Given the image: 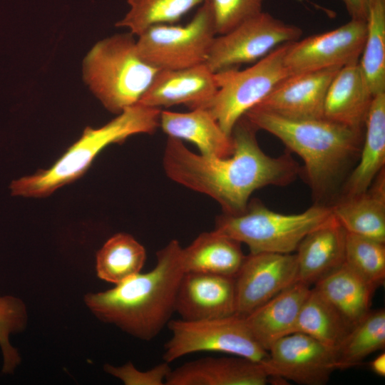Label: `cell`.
<instances>
[{
  "label": "cell",
  "instance_id": "8992f818",
  "mask_svg": "<svg viewBox=\"0 0 385 385\" xmlns=\"http://www.w3.org/2000/svg\"><path fill=\"white\" fill-rule=\"evenodd\" d=\"M332 215L331 206L319 204L300 213L282 214L253 200L240 214L218 216L215 230L245 244L250 253L289 254L296 251L308 233Z\"/></svg>",
  "mask_w": 385,
  "mask_h": 385
},
{
  "label": "cell",
  "instance_id": "603a6c76",
  "mask_svg": "<svg viewBox=\"0 0 385 385\" xmlns=\"http://www.w3.org/2000/svg\"><path fill=\"white\" fill-rule=\"evenodd\" d=\"M364 126L366 133L360 150L359 162L345 183L343 197L365 192L384 169L385 92L374 96Z\"/></svg>",
  "mask_w": 385,
  "mask_h": 385
},
{
  "label": "cell",
  "instance_id": "6da1fadb",
  "mask_svg": "<svg viewBox=\"0 0 385 385\" xmlns=\"http://www.w3.org/2000/svg\"><path fill=\"white\" fill-rule=\"evenodd\" d=\"M257 128L245 117L231 133L233 152L226 158L195 153L182 140L168 137L163 166L174 182L214 199L223 213L243 212L252 192L267 185L285 186L298 175L299 167L289 153L267 155L260 147Z\"/></svg>",
  "mask_w": 385,
  "mask_h": 385
},
{
  "label": "cell",
  "instance_id": "4dcf8cb0",
  "mask_svg": "<svg viewBox=\"0 0 385 385\" xmlns=\"http://www.w3.org/2000/svg\"><path fill=\"white\" fill-rule=\"evenodd\" d=\"M344 263L376 289L385 281V242L347 232Z\"/></svg>",
  "mask_w": 385,
  "mask_h": 385
},
{
  "label": "cell",
  "instance_id": "f1b7e54d",
  "mask_svg": "<svg viewBox=\"0 0 385 385\" xmlns=\"http://www.w3.org/2000/svg\"><path fill=\"white\" fill-rule=\"evenodd\" d=\"M385 347V311L371 310L349 331L337 351L339 369L359 365Z\"/></svg>",
  "mask_w": 385,
  "mask_h": 385
},
{
  "label": "cell",
  "instance_id": "836d02e7",
  "mask_svg": "<svg viewBox=\"0 0 385 385\" xmlns=\"http://www.w3.org/2000/svg\"><path fill=\"white\" fill-rule=\"evenodd\" d=\"M103 369L106 373L120 379L125 385H165L171 370L169 363L166 361L146 371L139 370L130 361L118 366L106 364Z\"/></svg>",
  "mask_w": 385,
  "mask_h": 385
},
{
  "label": "cell",
  "instance_id": "4fadbf2b",
  "mask_svg": "<svg viewBox=\"0 0 385 385\" xmlns=\"http://www.w3.org/2000/svg\"><path fill=\"white\" fill-rule=\"evenodd\" d=\"M236 314L245 317L297 282L294 253H250L235 277Z\"/></svg>",
  "mask_w": 385,
  "mask_h": 385
},
{
  "label": "cell",
  "instance_id": "3957f363",
  "mask_svg": "<svg viewBox=\"0 0 385 385\" xmlns=\"http://www.w3.org/2000/svg\"><path fill=\"white\" fill-rule=\"evenodd\" d=\"M257 130L279 138L304 162V173L315 197L329 193L359 153L362 130L325 118H292L258 106L244 115Z\"/></svg>",
  "mask_w": 385,
  "mask_h": 385
},
{
  "label": "cell",
  "instance_id": "8fae6325",
  "mask_svg": "<svg viewBox=\"0 0 385 385\" xmlns=\"http://www.w3.org/2000/svg\"><path fill=\"white\" fill-rule=\"evenodd\" d=\"M366 34V21L351 19L335 29L290 43L284 57L289 75L359 62Z\"/></svg>",
  "mask_w": 385,
  "mask_h": 385
},
{
  "label": "cell",
  "instance_id": "d6986e66",
  "mask_svg": "<svg viewBox=\"0 0 385 385\" xmlns=\"http://www.w3.org/2000/svg\"><path fill=\"white\" fill-rule=\"evenodd\" d=\"M310 286L296 282L245 317L255 339L268 351L279 339L295 332Z\"/></svg>",
  "mask_w": 385,
  "mask_h": 385
},
{
  "label": "cell",
  "instance_id": "7402d4cb",
  "mask_svg": "<svg viewBox=\"0 0 385 385\" xmlns=\"http://www.w3.org/2000/svg\"><path fill=\"white\" fill-rule=\"evenodd\" d=\"M384 178V169L365 192L342 197L331 206L334 216L347 232L385 242Z\"/></svg>",
  "mask_w": 385,
  "mask_h": 385
},
{
  "label": "cell",
  "instance_id": "5bb4252c",
  "mask_svg": "<svg viewBox=\"0 0 385 385\" xmlns=\"http://www.w3.org/2000/svg\"><path fill=\"white\" fill-rule=\"evenodd\" d=\"M175 312L184 320H202L236 314L234 277L184 272L176 293Z\"/></svg>",
  "mask_w": 385,
  "mask_h": 385
},
{
  "label": "cell",
  "instance_id": "484cf974",
  "mask_svg": "<svg viewBox=\"0 0 385 385\" xmlns=\"http://www.w3.org/2000/svg\"><path fill=\"white\" fill-rule=\"evenodd\" d=\"M145 260V247L131 235L118 232L98 251L96 274L99 279L115 285L140 273Z\"/></svg>",
  "mask_w": 385,
  "mask_h": 385
},
{
  "label": "cell",
  "instance_id": "d4e9b609",
  "mask_svg": "<svg viewBox=\"0 0 385 385\" xmlns=\"http://www.w3.org/2000/svg\"><path fill=\"white\" fill-rule=\"evenodd\" d=\"M353 327L370 311L376 288L345 263L325 276L313 288Z\"/></svg>",
  "mask_w": 385,
  "mask_h": 385
},
{
  "label": "cell",
  "instance_id": "ffe728a7",
  "mask_svg": "<svg viewBox=\"0 0 385 385\" xmlns=\"http://www.w3.org/2000/svg\"><path fill=\"white\" fill-rule=\"evenodd\" d=\"M373 98L359 62L346 65L339 68L328 87L323 117L362 130Z\"/></svg>",
  "mask_w": 385,
  "mask_h": 385
},
{
  "label": "cell",
  "instance_id": "ba28073f",
  "mask_svg": "<svg viewBox=\"0 0 385 385\" xmlns=\"http://www.w3.org/2000/svg\"><path fill=\"white\" fill-rule=\"evenodd\" d=\"M167 327L171 337L164 345L163 359L169 364L200 351L242 356L265 366L269 360L268 351L255 339L245 317L237 314L193 321L170 319Z\"/></svg>",
  "mask_w": 385,
  "mask_h": 385
},
{
  "label": "cell",
  "instance_id": "4316f807",
  "mask_svg": "<svg viewBox=\"0 0 385 385\" xmlns=\"http://www.w3.org/2000/svg\"><path fill=\"white\" fill-rule=\"evenodd\" d=\"M351 328L326 299L312 289L299 314L295 332L305 334L337 351Z\"/></svg>",
  "mask_w": 385,
  "mask_h": 385
},
{
  "label": "cell",
  "instance_id": "5b68a950",
  "mask_svg": "<svg viewBox=\"0 0 385 385\" xmlns=\"http://www.w3.org/2000/svg\"><path fill=\"white\" fill-rule=\"evenodd\" d=\"M135 36L118 34L96 43L82 63V77L109 112L119 114L137 104L159 69L140 56Z\"/></svg>",
  "mask_w": 385,
  "mask_h": 385
},
{
  "label": "cell",
  "instance_id": "9a60e30c",
  "mask_svg": "<svg viewBox=\"0 0 385 385\" xmlns=\"http://www.w3.org/2000/svg\"><path fill=\"white\" fill-rule=\"evenodd\" d=\"M217 88L215 73L204 63L173 70H159L138 103L160 108L183 104L205 108Z\"/></svg>",
  "mask_w": 385,
  "mask_h": 385
},
{
  "label": "cell",
  "instance_id": "44dd1931",
  "mask_svg": "<svg viewBox=\"0 0 385 385\" xmlns=\"http://www.w3.org/2000/svg\"><path fill=\"white\" fill-rule=\"evenodd\" d=\"M160 127L168 137L195 144L202 155L226 158L233 152L231 135L224 132L207 108L187 113L161 111Z\"/></svg>",
  "mask_w": 385,
  "mask_h": 385
},
{
  "label": "cell",
  "instance_id": "f546056e",
  "mask_svg": "<svg viewBox=\"0 0 385 385\" xmlns=\"http://www.w3.org/2000/svg\"><path fill=\"white\" fill-rule=\"evenodd\" d=\"M205 0H128L129 10L115 26L135 36L155 25L172 24Z\"/></svg>",
  "mask_w": 385,
  "mask_h": 385
},
{
  "label": "cell",
  "instance_id": "30bf717a",
  "mask_svg": "<svg viewBox=\"0 0 385 385\" xmlns=\"http://www.w3.org/2000/svg\"><path fill=\"white\" fill-rule=\"evenodd\" d=\"M302 29L263 11L216 35L205 63L214 73L259 61L277 47L296 41Z\"/></svg>",
  "mask_w": 385,
  "mask_h": 385
},
{
  "label": "cell",
  "instance_id": "83f0119b",
  "mask_svg": "<svg viewBox=\"0 0 385 385\" xmlns=\"http://www.w3.org/2000/svg\"><path fill=\"white\" fill-rule=\"evenodd\" d=\"M359 64L374 96L385 92V0H370Z\"/></svg>",
  "mask_w": 385,
  "mask_h": 385
},
{
  "label": "cell",
  "instance_id": "cb8c5ba5",
  "mask_svg": "<svg viewBox=\"0 0 385 385\" xmlns=\"http://www.w3.org/2000/svg\"><path fill=\"white\" fill-rule=\"evenodd\" d=\"M241 243L215 230L200 233L183 247L185 272H200L235 277L245 258Z\"/></svg>",
  "mask_w": 385,
  "mask_h": 385
},
{
  "label": "cell",
  "instance_id": "ac0fdd59",
  "mask_svg": "<svg viewBox=\"0 0 385 385\" xmlns=\"http://www.w3.org/2000/svg\"><path fill=\"white\" fill-rule=\"evenodd\" d=\"M346 234L334 215L308 233L294 253L297 282L314 284L342 266L345 260Z\"/></svg>",
  "mask_w": 385,
  "mask_h": 385
},
{
  "label": "cell",
  "instance_id": "52a82bcc",
  "mask_svg": "<svg viewBox=\"0 0 385 385\" xmlns=\"http://www.w3.org/2000/svg\"><path fill=\"white\" fill-rule=\"evenodd\" d=\"M289 43L277 47L245 69L232 68L215 73L217 90L205 108L228 135L249 110L262 102L289 76L284 57Z\"/></svg>",
  "mask_w": 385,
  "mask_h": 385
},
{
  "label": "cell",
  "instance_id": "e0dca14e",
  "mask_svg": "<svg viewBox=\"0 0 385 385\" xmlns=\"http://www.w3.org/2000/svg\"><path fill=\"white\" fill-rule=\"evenodd\" d=\"M271 381L262 363L239 356H209L171 369L165 385H265Z\"/></svg>",
  "mask_w": 385,
  "mask_h": 385
},
{
  "label": "cell",
  "instance_id": "d590c367",
  "mask_svg": "<svg viewBox=\"0 0 385 385\" xmlns=\"http://www.w3.org/2000/svg\"><path fill=\"white\" fill-rule=\"evenodd\" d=\"M371 370L376 375L385 376V353L378 355L370 362Z\"/></svg>",
  "mask_w": 385,
  "mask_h": 385
},
{
  "label": "cell",
  "instance_id": "7a4b0ae2",
  "mask_svg": "<svg viewBox=\"0 0 385 385\" xmlns=\"http://www.w3.org/2000/svg\"><path fill=\"white\" fill-rule=\"evenodd\" d=\"M183 247L170 240L156 252V263L114 287L90 292L83 301L99 321L113 325L139 340L155 339L175 312V301L184 273Z\"/></svg>",
  "mask_w": 385,
  "mask_h": 385
},
{
  "label": "cell",
  "instance_id": "1f68e13d",
  "mask_svg": "<svg viewBox=\"0 0 385 385\" xmlns=\"http://www.w3.org/2000/svg\"><path fill=\"white\" fill-rule=\"evenodd\" d=\"M28 321V309L21 298L0 294V350L4 374H13L21 363V354L12 345L11 337L24 331Z\"/></svg>",
  "mask_w": 385,
  "mask_h": 385
},
{
  "label": "cell",
  "instance_id": "e575fe53",
  "mask_svg": "<svg viewBox=\"0 0 385 385\" xmlns=\"http://www.w3.org/2000/svg\"><path fill=\"white\" fill-rule=\"evenodd\" d=\"M351 19L366 21L370 0H342Z\"/></svg>",
  "mask_w": 385,
  "mask_h": 385
},
{
  "label": "cell",
  "instance_id": "2e32d148",
  "mask_svg": "<svg viewBox=\"0 0 385 385\" xmlns=\"http://www.w3.org/2000/svg\"><path fill=\"white\" fill-rule=\"evenodd\" d=\"M339 68L289 75L257 106L292 118H323L327 89Z\"/></svg>",
  "mask_w": 385,
  "mask_h": 385
},
{
  "label": "cell",
  "instance_id": "d6a6232c",
  "mask_svg": "<svg viewBox=\"0 0 385 385\" xmlns=\"http://www.w3.org/2000/svg\"><path fill=\"white\" fill-rule=\"evenodd\" d=\"M265 0H205L216 35L223 34L262 11Z\"/></svg>",
  "mask_w": 385,
  "mask_h": 385
},
{
  "label": "cell",
  "instance_id": "277c9868",
  "mask_svg": "<svg viewBox=\"0 0 385 385\" xmlns=\"http://www.w3.org/2000/svg\"><path fill=\"white\" fill-rule=\"evenodd\" d=\"M160 111L138 103L99 128L87 126L50 168L13 180L9 185L11 194L34 198L49 196L82 177L108 145L123 143L136 134L153 133L160 127Z\"/></svg>",
  "mask_w": 385,
  "mask_h": 385
},
{
  "label": "cell",
  "instance_id": "7c38bea8",
  "mask_svg": "<svg viewBox=\"0 0 385 385\" xmlns=\"http://www.w3.org/2000/svg\"><path fill=\"white\" fill-rule=\"evenodd\" d=\"M268 353L266 367L272 381L286 379L302 385H322L339 369L335 350L301 332L281 338Z\"/></svg>",
  "mask_w": 385,
  "mask_h": 385
},
{
  "label": "cell",
  "instance_id": "9c48e42d",
  "mask_svg": "<svg viewBox=\"0 0 385 385\" xmlns=\"http://www.w3.org/2000/svg\"><path fill=\"white\" fill-rule=\"evenodd\" d=\"M216 36L207 4L185 25L160 24L136 36L142 58L159 70L180 69L204 63Z\"/></svg>",
  "mask_w": 385,
  "mask_h": 385
}]
</instances>
